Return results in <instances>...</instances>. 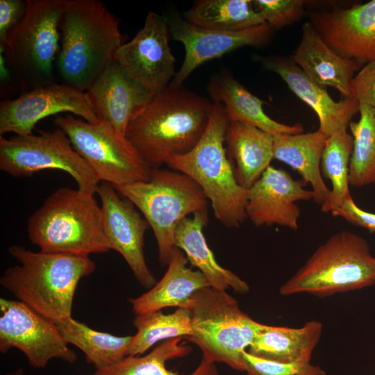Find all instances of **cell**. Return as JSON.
I'll list each match as a JSON object with an SVG mask.
<instances>
[{"label": "cell", "mask_w": 375, "mask_h": 375, "mask_svg": "<svg viewBox=\"0 0 375 375\" xmlns=\"http://www.w3.org/2000/svg\"><path fill=\"white\" fill-rule=\"evenodd\" d=\"M188 262L184 252L175 247L160 281L147 292L128 299L135 315L168 307L189 309L192 296L210 285L202 272L188 266Z\"/></svg>", "instance_id": "cell-22"}, {"label": "cell", "mask_w": 375, "mask_h": 375, "mask_svg": "<svg viewBox=\"0 0 375 375\" xmlns=\"http://www.w3.org/2000/svg\"><path fill=\"white\" fill-rule=\"evenodd\" d=\"M309 22L342 57L362 65L375 61V0L313 12Z\"/></svg>", "instance_id": "cell-17"}, {"label": "cell", "mask_w": 375, "mask_h": 375, "mask_svg": "<svg viewBox=\"0 0 375 375\" xmlns=\"http://www.w3.org/2000/svg\"><path fill=\"white\" fill-rule=\"evenodd\" d=\"M27 232L44 252L89 256L111 249L101 206L78 188L62 187L51 193L30 216Z\"/></svg>", "instance_id": "cell-4"}, {"label": "cell", "mask_w": 375, "mask_h": 375, "mask_svg": "<svg viewBox=\"0 0 375 375\" xmlns=\"http://www.w3.org/2000/svg\"><path fill=\"white\" fill-rule=\"evenodd\" d=\"M26 11V1L0 0V44L22 21Z\"/></svg>", "instance_id": "cell-37"}, {"label": "cell", "mask_w": 375, "mask_h": 375, "mask_svg": "<svg viewBox=\"0 0 375 375\" xmlns=\"http://www.w3.org/2000/svg\"><path fill=\"white\" fill-rule=\"evenodd\" d=\"M334 217H340L348 222L375 233V213L369 212L360 208L351 196L331 212Z\"/></svg>", "instance_id": "cell-38"}, {"label": "cell", "mask_w": 375, "mask_h": 375, "mask_svg": "<svg viewBox=\"0 0 375 375\" xmlns=\"http://www.w3.org/2000/svg\"><path fill=\"white\" fill-rule=\"evenodd\" d=\"M58 67L65 84L86 92L123 44L117 19L98 0H65Z\"/></svg>", "instance_id": "cell-3"}, {"label": "cell", "mask_w": 375, "mask_h": 375, "mask_svg": "<svg viewBox=\"0 0 375 375\" xmlns=\"http://www.w3.org/2000/svg\"><path fill=\"white\" fill-rule=\"evenodd\" d=\"M181 339L167 340L144 356H127L112 366L97 369L92 375H180L167 369L166 362L191 352V347L181 343ZM215 364L202 358L188 375H219Z\"/></svg>", "instance_id": "cell-28"}, {"label": "cell", "mask_w": 375, "mask_h": 375, "mask_svg": "<svg viewBox=\"0 0 375 375\" xmlns=\"http://www.w3.org/2000/svg\"><path fill=\"white\" fill-rule=\"evenodd\" d=\"M54 123L99 181L115 187L149 178L151 168L137 150L106 124L90 123L72 114L58 116Z\"/></svg>", "instance_id": "cell-10"}, {"label": "cell", "mask_w": 375, "mask_h": 375, "mask_svg": "<svg viewBox=\"0 0 375 375\" xmlns=\"http://www.w3.org/2000/svg\"><path fill=\"white\" fill-rule=\"evenodd\" d=\"M68 344L80 349L97 369L112 366L126 356L132 336H116L95 331L72 318L56 323Z\"/></svg>", "instance_id": "cell-29"}, {"label": "cell", "mask_w": 375, "mask_h": 375, "mask_svg": "<svg viewBox=\"0 0 375 375\" xmlns=\"http://www.w3.org/2000/svg\"><path fill=\"white\" fill-rule=\"evenodd\" d=\"M59 113L76 115L90 123L99 122L85 92L54 82L24 92L14 99L1 101L0 135L8 133L31 134L39 121Z\"/></svg>", "instance_id": "cell-14"}, {"label": "cell", "mask_w": 375, "mask_h": 375, "mask_svg": "<svg viewBox=\"0 0 375 375\" xmlns=\"http://www.w3.org/2000/svg\"><path fill=\"white\" fill-rule=\"evenodd\" d=\"M247 375H327L319 366L310 362H281L242 352Z\"/></svg>", "instance_id": "cell-34"}, {"label": "cell", "mask_w": 375, "mask_h": 375, "mask_svg": "<svg viewBox=\"0 0 375 375\" xmlns=\"http://www.w3.org/2000/svg\"><path fill=\"white\" fill-rule=\"evenodd\" d=\"M85 92L99 120L124 137L133 116L153 95L129 78L115 60Z\"/></svg>", "instance_id": "cell-19"}, {"label": "cell", "mask_w": 375, "mask_h": 375, "mask_svg": "<svg viewBox=\"0 0 375 375\" xmlns=\"http://www.w3.org/2000/svg\"><path fill=\"white\" fill-rule=\"evenodd\" d=\"M225 142L238 183L250 189L274 159V136L242 122H229Z\"/></svg>", "instance_id": "cell-25"}, {"label": "cell", "mask_w": 375, "mask_h": 375, "mask_svg": "<svg viewBox=\"0 0 375 375\" xmlns=\"http://www.w3.org/2000/svg\"><path fill=\"white\" fill-rule=\"evenodd\" d=\"M375 283V257L362 237L349 231L331 235L279 289L281 295L320 297Z\"/></svg>", "instance_id": "cell-6"}, {"label": "cell", "mask_w": 375, "mask_h": 375, "mask_svg": "<svg viewBox=\"0 0 375 375\" xmlns=\"http://www.w3.org/2000/svg\"><path fill=\"white\" fill-rule=\"evenodd\" d=\"M359 119L349 125L353 137L349 181L354 188L375 183V108L359 104Z\"/></svg>", "instance_id": "cell-33"}, {"label": "cell", "mask_w": 375, "mask_h": 375, "mask_svg": "<svg viewBox=\"0 0 375 375\" xmlns=\"http://www.w3.org/2000/svg\"><path fill=\"white\" fill-rule=\"evenodd\" d=\"M174 40L183 44V62L169 85L181 88L199 66L245 46L261 47L270 40L274 29L267 23L238 31H222L196 26L175 17L168 23Z\"/></svg>", "instance_id": "cell-16"}, {"label": "cell", "mask_w": 375, "mask_h": 375, "mask_svg": "<svg viewBox=\"0 0 375 375\" xmlns=\"http://www.w3.org/2000/svg\"><path fill=\"white\" fill-rule=\"evenodd\" d=\"M105 234L111 249L119 253L139 283L146 288L156 284L144 254V238L149 226L128 199H122L111 184L100 183L97 192Z\"/></svg>", "instance_id": "cell-15"}, {"label": "cell", "mask_w": 375, "mask_h": 375, "mask_svg": "<svg viewBox=\"0 0 375 375\" xmlns=\"http://www.w3.org/2000/svg\"><path fill=\"white\" fill-rule=\"evenodd\" d=\"M0 169L14 177L32 176L45 169L67 172L86 193H97L100 181L59 128L38 134L0 138Z\"/></svg>", "instance_id": "cell-11"}, {"label": "cell", "mask_w": 375, "mask_h": 375, "mask_svg": "<svg viewBox=\"0 0 375 375\" xmlns=\"http://www.w3.org/2000/svg\"><path fill=\"white\" fill-rule=\"evenodd\" d=\"M353 151V137L342 129L328 137L321 159V173L331 183V193L321 206L323 212H331L351 196L349 164Z\"/></svg>", "instance_id": "cell-32"}, {"label": "cell", "mask_w": 375, "mask_h": 375, "mask_svg": "<svg viewBox=\"0 0 375 375\" xmlns=\"http://www.w3.org/2000/svg\"><path fill=\"white\" fill-rule=\"evenodd\" d=\"M6 375H24V372L22 369H18L14 372L6 374Z\"/></svg>", "instance_id": "cell-39"}, {"label": "cell", "mask_w": 375, "mask_h": 375, "mask_svg": "<svg viewBox=\"0 0 375 375\" xmlns=\"http://www.w3.org/2000/svg\"><path fill=\"white\" fill-rule=\"evenodd\" d=\"M133 324L137 332L132 336L127 356H141L163 340L191 336L192 318L189 309L178 308L169 314L156 310L136 314Z\"/></svg>", "instance_id": "cell-31"}, {"label": "cell", "mask_w": 375, "mask_h": 375, "mask_svg": "<svg viewBox=\"0 0 375 375\" xmlns=\"http://www.w3.org/2000/svg\"><path fill=\"white\" fill-rule=\"evenodd\" d=\"M0 352L21 351L33 368H44L53 358L77 360L57 324L19 300L0 298Z\"/></svg>", "instance_id": "cell-12"}, {"label": "cell", "mask_w": 375, "mask_h": 375, "mask_svg": "<svg viewBox=\"0 0 375 375\" xmlns=\"http://www.w3.org/2000/svg\"><path fill=\"white\" fill-rule=\"evenodd\" d=\"M263 66L278 74L289 89L314 110L319 119L318 130L327 137L347 129L352 118L359 113V103L355 99L333 100L326 88L313 81L291 58H266Z\"/></svg>", "instance_id": "cell-20"}, {"label": "cell", "mask_w": 375, "mask_h": 375, "mask_svg": "<svg viewBox=\"0 0 375 375\" xmlns=\"http://www.w3.org/2000/svg\"><path fill=\"white\" fill-rule=\"evenodd\" d=\"M228 123L223 106L215 103L198 143L188 153L172 157L167 164L201 188L218 221L226 227L238 228L247 219L248 190L238 183L224 147Z\"/></svg>", "instance_id": "cell-5"}, {"label": "cell", "mask_w": 375, "mask_h": 375, "mask_svg": "<svg viewBox=\"0 0 375 375\" xmlns=\"http://www.w3.org/2000/svg\"><path fill=\"white\" fill-rule=\"evenodd\" d=\"M20 24L1 45L14 76L24 92L54 83L58 56L59 23L65 0H26Z\"/></svg>", "instance_id": "cell-9"}, {"label": "cell", "mask_w": 375, "mask_h": 375, "mask_svg": "<svg viewBox=\"0 0 375 375\" xmlns=\"http://www.w3.org/2000/svg\"><path fill=\"white\" fill-rule=\"evenodd\" d=\"M189 310L192 334L185 339L201 349L202 358L244 372L242 352L265 324L244 312L226 291L211 287L192 296Z\"/></svg>", "instance_id": "cell-7"}, {"label": "cell", "mask_w": 375, "mask_h": 375, "mask_svg": "<svg viewBox=\"0 0 375 375\" xmlns=\"http://www.w3.org/2000/svg\"><path fill=\"white\" fill-rule=\"evenodd\" d=\"M352 97L375 108V61L364 65L351 83Z\"/></svg>", "instance_id": "cell-36"}, {"label": "cell", "mask_w": 375, "mask_h": 375, "mask_svg": "<svg viewBox=\"0 0 375 375\" xmlns=\"http://www.w3.org/2000/svg\"><path fill=\"white\" fill-rule=\"evenodd\" d=\"M208 93L215 103H221L229 122H240L273 136L303 133L299 123L285 124L269 117L263 110L265 102L248 91L231 75L217 74L210 80Z\"/></svg>", "instance_id": "cell-23"}, {"label": "cell", "mask_w": 375, "mask_h": 375, "mask_svg": "<svg viewBox=\"0 0 375 375\" xmlns=\"http://www.w3.org/2000/svg\"><path fill=\"white\" fill-rule=\"evenodd\" d=\"M253 6L274 30L299 21L304 12L303 0H255Z\"/></svg>", "instance_id": "cell-35"}, {"label": "cell", "mask_w": 375, "mask_h": 375, "mask_svg": "<svg viewBox=\"0 0 375 375\" xmlns=\"http://www.w3.org/2000/svg\"><path fill=\"white\" fill-rule=\"evenodd\" d=\"M301 30L291 60L315 83L336 89L342 98H353L351 83L363 65L335 52L309 22L302 25Z\"/></svg>", "instance_id": "cell-21"}, {"label": "cell", "mask_w": 375, "mask_h": 375, "mask_svg": "<svg viewBox=\"0 0 375 375\" xmlns=\"http://www.w3.org/2000/svg\"><path fill=\"white\" fill-rule=\"evenodd\" d=\"M215 103L183 88L168 86L131 118L125 138L151 169L192 149L203 135Z\"/></svg>", "instance_id": "cell-1"}, {"label": "cell", "mask_w": 375, "mask_h": 375, "mask_svg": "<svg viewBox=\"0 0 375 375\" xmlns=\"http://www.w3.org/2000/svg\"><path fill=\"white\" fill-rule=\"evenodd\" d=\"M322 324L313 320L300 328L264 326L247 352L255 356L281 362H310L322 333Z\"/></svg>", "instance_id": "cell-27"}, {"label": "cell", "mask_w": 375, "mask_h": 375, "mask_svg": "<svg viewBox=\"0 0 375 375\" xmlns=\"http://www.w3.org/2000/svg\"><path fill=\"white\" fill-rule=\"evenodd\" d=\"M306 183L295 180L282 169L269 166L258 181L248 190L247 218L256 226L274 224L296 231L300 208L299 201L313 199Z\"/></svg>", "instance_id": "cell-18"}, {"label": "cell", "mask_w": 375, "mask_h": 375, "mask_svg": "<svg viewBox=\"0 0 375 375\" xmlns=\"http://www.w3.org/2000/svg\"><path fill=\"white\" fill-rule=\"evenodd\" d=\"M114 188L140 210L153 230L162 265L169 262L180 222L190 214L207 209L208 199L201 188L177 171L151 169L147 181Z\"/></svg>", "instance_id": "cell-8"}, {"label": "cell", "mask_w": 375, "mask_h": 375, "mask_svg": "<svg viewBox=\"0 0 375 375\" xmlns=\"http://www.w3.org/2000/svg\"><path fill=\"white\" fill-rule=\"evenodd\" d=\"M208 222L207 209L196 212L192 217L183 219L175 231V247L182 250L190 264L204 274L211 288L225 291L233 289L241 294L247 293V283L216 261L203 235Z\"/></svg>", "instance_id": "cell-24"}, {"label": "cell", "mask_w": 375, "mask_h": 375, "mask_svg": "<svg viewBox=\"0 0 375 375\" xmlns=\"http://www.w3.org/2000/svg\"><path fill=\"white\" fill-rule=\"evenodd\" d=\"M185 16L196 26L222 31H238L265 23L250 0H201Z\"/></svg>", "instance_id": "cell-30"}, {"label": "cell", "mask_w": 375, "mask_h": 375, "mask_svg": "<svg viewBox=\"0 0 375 375\" xmlns=\"http://www.w3.org/2000/svg\"><path fill=\"white\" fill-rule=\"evenodd\" d=\"M328 137L319 130L274 136V159L297 171L307 184L310 183L313 200L322 205L331 193L321 173V159Z\"/></svg>", "instance_id": "cell-26"}, {"label": "cell", "mask_w": 375, "mask_h": 375, "mask_svg": "<svg viewBox=\"0 0 375 375\" xmlns=\"http://www.w3.org/2000/svg\"><path fill=\"white\" fill-rule=\"evenodd\" d=\"M168 33L167 20L149 12L143 27L114 55L124 73L152 94L167 88L176 74Z\"/></svg>", "instance_id": "cell-13"}, {"label": "cell", "mask_w": 375, "mask_h": 375, "mask_svg": "<svg viewBox=\"0 0 375 375\" xmlns=\"http://www.w3.org/2000/svg\"><path fill=\"white\" fill-rule=\"evenodd\" d=\"M8 251L19 264L5 270L1 285L56 323L71 317L79 281L97 267L90 256L35 252L17 244Z\"/></svg>", "instance_id": "cell-2"}]
</instances>
